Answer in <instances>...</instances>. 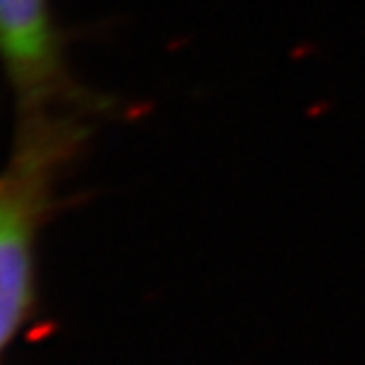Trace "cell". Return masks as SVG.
<instances>
[{
    "label": "cell",
    "mask_w": 365,
    "mask_h": 365,
    "mask_svg": "<svg viewBox=\"0 0 365 365\" xmlns=\"http://www.w3.org/2000/svg\"><path fill=\"white\" fill-rule=\"evenodd\" d=\"M76 142V123L66 115H19L10 160L0 170V354L36 312L38 240Z\"/></svg>",
    "instance_id": "1"
},
{
    "label": "cell",
    "mask_w": 365,
    "mask_h": 365,
    "mask_svg": "<svg viewBox=\"0 0 365 365\" xmlns=\"http://www.w3.org/2000/svg\"><path fill=\"white\" fill-rule=\"evenodd\" d=\"M0 64L19 99V115L54 111L64 66L48 0H0Z\"/></svg>",
    "instance_id": "2"
}]
</instances>
